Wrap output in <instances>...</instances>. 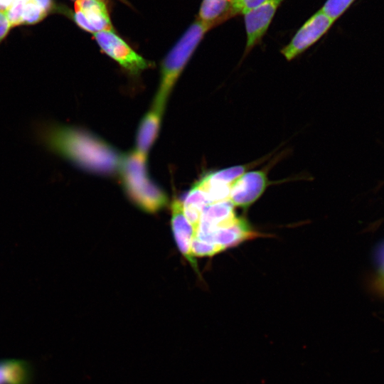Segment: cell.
Here are the masks:
<instances>
[{"label": "cell", "mask_w": 384, "mask_h": 384, "mask_svg": "<svg viewBox=\"0 0 384 384\" xmlns=\"http://www.w3.org/2000/svg\"><path fill=\"white\" fill-rule=\"evenodd\" d=\"M35 135L40 144L85 171L112 174L119 171L124 156L87 130L55 122L38 123Z\"/></svg>", "instance_id": "obj_1"}, {"label": "cell", "mask_w": 384, "mask_h": 384, "mask_svg": "<svg viewBox=\"0 0 384 384\" xmlns=\"http://www.w3.org/2000/svg\"><path fill=\"white\" fill-rule=\"evenodd\" d=\"M146 159L134 150L124 156L119 172L132 201L143 210L153 213L164 208L168 198L149 178Z\"/></svg>", "instance_id": "obj_2"}, {"label": "cell", "mask_w": 384, "mask_h": 384, "mask_svg": "<svg viewBox=\"0 0 384 384\" xmlns=\"http://www.w3.org/2000/svg\"><path fill=\"white\" fill-rule=\"evenodd\" d=\"M212 25L201 20L192 23L164 58L159 87L152 106L164 110L168 97L180 73Z\"/></svg>", "instance_id": "obj_3"}, {"label": "cell", "mask_w": 384, "mask_h": 384, "mask_svg": "<svg viewBox=\"0 0 384 384\" xmlns=\"http://www.w3.org/2000/svg\"><path fill=\"white\" fill-rule=\"evenodd\" d=\"M334 22L320 9L302 26L281 53L287 61L292 60L316 43Z\"/></svg>", "instance_id": "obj_4"}, {"label": "cell", "mask_w": 384, "mask_h": 384, "mask_svg": "<svg viewBox=\"0 0 384 384\" xmlns=\"http://www.w3.org/2000/svg\"><path fill=\"white\" fill-rule=\"evenodd\" d=\"M94 36L102 50L130 73L138 74L149 67V63L113 31H100Z\"/></svg>", "instance_id": "obj_5"}, {"label": "cell", "mask_w": 384, "mask_h": 384, "mask_svg": "<svg viewBox=\"0 0 384 384\" xmlns=\"http://www.w3.org/2000/svg\"><path fill=\"white\" fill-rule=\"evenodd\" d=\"M268 186L266 169L246 171L231 186L229 201L235 207L248 208Z\"/></svg>", "instance_id": "obj_6"}, {"label": "cell", "mask_w": 384, "mask_h": 384, "mask_svg": "<svg viewBox=\"0 0 384 384\" xmlns=\"http://www.w3.org/2000/svg\"><path fill=\"white\" fill-rule=\"evenodd\" d=\"M234 207L229 200L206 206L198 224L193 228L192 240L203 241L216 229L233 224L238 219L234 212Z\"/></svg>", "instance_id": "obj_7"}, {"label": "cell", "mask_w": 384, "mask_h": 384, "mask_svg": "<svg viewBox=\"0 0 384 384\" xmlns=\"http://www.w3.org/2000/svg\"><path fill=\"white\" fill-rule=\"evenodd\" d=\"M284 0H266L244 14L247 43L244 57L262 40L274 14Z\"/></svg>", "instance_id": "obj_8"}, {"label": "cell", "mask_w": 384, "mask_h": 384, "mask_svg": "<svg viewBox=\"0 0 384 384\" xmlns=\"http://www.w3.org/2000/svg\"><path fill=\"white\" fill-rule=\"evenodd\" d=\"M75 22L84 31L93 34L113 31L105 4L100 0H76Z\"/></svg>", "instance_id": "obj_9"}, {"label": "cell", "mask_w": 384, "mask_h": 384, "mask_svg": "<svg viewBox=\"0 0 384 384\" xmlns=\"http://www.w3.org/2000/svg\"><path fill=\"white\" fill-rule=\"evenodd\" d=\"M171 228L178 248L198 271L195 257L192 255L191 245L193 237V228L183 215L180 200H174L171 204Z\"/></svg>", "instance_id": "obj_10"}, {"label": "cell", "mask_w": 384, "mask_h": 384, "mask_svg": "<svg viewBox=\"0 0 384 384\" xmlns=\"http://www.w3.org/2000/svg\"><path fill=\"white\" fill-rule=\"evenodd\" d=\"M255 233L252 231L248 223L245 219L238 218L233 224L227 227L218 228L210 233L203 241L198 242L215 245L225 250L255 237Z\"/></svg>", "instance_id": "obj_11"}, {"label": "cell", "mask_w": 384, "mask_h": 384, "mask_svg": "<svg viewBox=\"0 0 384 384\" xmlns=\"http://www.w3.org/2000/svg\"><path fill=\"white\" fill-rule=\"evenodd\" d=\"M163 113L164 110L152 106L139 127L135 151L146 157L158 135Z\"/></svg>", "instance_id": "obj_12"}, {"label": "cell", "mask_w": 384, "mask_h": 384, "mask_svg": "<svg viewBox=\"0 0 384 384\" xmlns=\"http://www.w3.org/2000/svg\"><path fill=\"white\" fill-rule=\"evenodd\" d=\"M33 367L28 361L20 358L0 359V384H31Z\"/></svg>", "instance_id": "obj_13"}, {"label": "cell", "mask_w": 384, "mask_h": 384, "mask_svg": "<svg viewBox=\"0 0 384 384\" xmlns=\"http://www.w3.org/2000/svg\"><path fill=\"white\" fill-rule=\"evenodd\" d=\"M230 10V1L203 0L199 11V20L215 26L228 15H231Z\"/></svg>", "instance_id": "obj_14"}, {"label": "cell", "mask_w": 384, "mask_h": 384, "mask_svg": "<svg viewBox=\"0 0 384 384\" xmlns=\"http://www.w3.org/2000/svg\"><path fill=\"white\" fill-rule=\"evenodd\" d=\"M354 1L355 0H326L321 10L335 21L343 14Z\"/></svg>", "instance_id": "obj_15"}, {"label": "cell", "mask_w": 384, "mask_h": 384, "mask_svg": "<svg viewBox=\"0 0 384 384\" xmlns=\"http://www.w3.org/2000/svg\"><path fill=\"white\" fill-rule=\"evenodd\" d=\"M47 14L34 2L29 0L23 7L21 24L32 25L38 23Z\"/></svg>", "instance_id": "obj_16"}, {"label": "cell", "mask_w": 384, "mask_h": 384, "mask_svg": "<svg viewBox=\"0 0 384 384\" xmlns=\"http://www.w3.org/2000/svg\"><path fill=\"white\" fill-rule=\"evenodd\" d=\"M29 0H15L6 9V14L11 27L21 25L23 7Z\"/></svg>", "instance_id": "obj_17"}, {"label": "cell", "mask_w": 384, "mask_h": 384, "mask_svg": "<svg viewBox=\"0 0 384 384\" xmlns=\"http://www.w3.org/2000/svg\"><path fill=\"white\" fill-rule=\"evenodd\" d=\"M266 0H232L231 15L237 14H244L248 11L257 7Z\"/></svg>", "instance_id": "obj_18"}, {"label": "cell", "mask_w": 384, "mask_h": 384, "mask_svg": "<svg viewBox=\"0 0 384 384\" xmlns=\"http://www.w3.org/2000/svg\"><path fill=\"white\" fill-rule=\"evenodd\" d=\"M376 258L379 266V284L384 289V242L378 248Z\"/></svg>", "instance_id": "obj_19"}, {"label": "cell", "mask_w": 384, "mask_h": 384, "mask_svg": "<svg viewBox=\"0 0 384 384\" xmlns=\"http://www.w3.org/2000/svg\"><path fill=\"white\" fill-rule=\"evenodd\" d=\"M34 2L46 14L51 11L53 9L52 0H33Z\"/></svg>", "instance_id": "obj_20"}, {"label": "cell", "mask_w": 384, "mask_h": 384, "mask_svg": "<svg viewBox=\"0 0 384 384\" xmlns=\"http://www.w3.org/2000/svg\"><path fill=\"white\" fill-rule=\"evenodd\" d=\"M15 0H0V4L3 7L4 11H6V9Z\"/></svg>", "instance_id": "obj_21"}, {"label": "cell", "mask_w": 384, "mask_h": 384, "mask_svg": "<svg viewBox=\"0 0 384 384\" xmlns=\"http://www.w3.org/2000/svg\"><path fill=\"white\" fill-rule=\"evenodd\" d=\"M0 10H1V11H4V9L3 7L1 6V4H0Z\"/></svg>", "instance_id": "obj_22"}, {"label": "cell", "mask_w": 384, "mask_h": 384, "mask_svg": "<svg viewBox=\"0 0 384 384\" xmlns=\"http://www.w3.org/2000/svg\"><path fill=\"white\" fill-rule=\"evenodd\" d=\"M228 1H231L232 0H228Z\"/></svg>", "instance_id": "obj_23"}, {"label": "cell", "mask_w": 384, "mask_h": 384, "mask_svg": "<svg viewBox=\"0 0 384 384\" xmlns=\"http://www.w3.org/2000/svg\"><path fill=\"white\" fill-rule=\"evenodd\" d=\"M73 1H76V0H73Z\"/></svg>", "instance_id": "obj_24"}]
</instances>
